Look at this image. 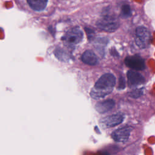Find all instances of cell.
Returning <instances> with one entry per match:
<instances>
[{
    "label": "cell",
    "instance_id": "obj_1",
    "mask_svg": "<svg viewBox=\"0 0 155 155\" xmlns=\"http://www.w3.org/2000/svg\"><path fill=\"white\" fill-rule=\"evenodd\" d=\"M116 84V78L111 73H106L102 75L96 82L91 89L90 96L94 99L105 97L110 94Z\"/></svg>",
    "mask_w": 155,
    "mask_h": 155
},
{
    "label": "cell",
    "instance_id": "obj_2",
    "mask_svg": "<svg viewBox=\"0 0 155 155\" xmlns=\"http://www.w3.org/2000/svg\"><path fill=\"white\" fill-rule=\"evenodd\" d=\"M96 25L102 30L113 32L119 27V22L117 18L113 15L105 14L97 21Z\"/></svg>",
    "mask_w": 155,
    "mask_h": 155
},
{
    "label": "cell",
    "instance_id": "obj_3",
    "mask_svg": "<svg viewBox=\"0 0 155 155\" xmlns=\"http://www.w3.org/2000/svg\"><path fill=\"white\" fill-rule=\"evenodd\" d=\"M82 39L83 33L79 27H74L69 30L62 38L65 44L70 46L79 44Z\"/></svg>",
    "mask_w": 155,
    "mask_h": 155
},
{
    "label": "cell",
    "instance_id": "obj_4",
    "mask_svg": "<svg viewBox=\"0 0 155 155\" xmlns=\"http://www.w3.org/2000/svg\"><path fill=\"white\" fill-rule=\"evenodd\" d=\"M150 33L144 27H138L136 29L135 41L137 45L142 48H145L150 44Z\"/></svg>",
    "mask_w": 155,
    "mask_h": 155
},
{
    "label": "cell",
    "instance_id": "obj_5",
    "mask_svg": "<svg viewBox=\"0 0 155 155\" xmlns=\"http://www.w3.org/2000/svg\"><path fill=\"white\" fill-rule=\"evenodd\" d=\"M124 119V115L120 113H118L102 118L100 120V124L104 128H109L119 125L122 122Z\"/></svg>",
    "mask_w": 155,
    "mask_h": 155
},
{
    "label": "cell",
    "instance_id": "obj_6",
    "mask_svg": "<svg viewBox=\"0 0 155 155\" xmlns=\"http://www.w3.org/2000/svg\"><path fill=\"white\" fill-rule=\"evenodd\" d=\"M132 130L131 126H124L114 130L111 133V137L117 142H125L129 139Z\"/></svg>",
    "mask_w": 155,
    "mask_h": 155
},
{
    "label": "cell",
    "instance_id": "obj_7",
    "mask_svg": "<svg viewBox=\"0 0 155 155\" xmlns=\"http://www.w3.org/2000/svg\"><path fill=\"white\" fill-rule=\"evenodd\" d=\"M125 64L127 67L134 70H142L145 67L144 60L137 55L127 57L125 59Z\"/></svg>",
    "mask_w": 155,
    "mask_h": 155
},
{
    "label": "cell",
    "instance_id": "obj_8",
    "mask_svg": "<svg viewBox=\"0 0 155 155\" xmlns=\"http://www.w3.org/2000/svg\"><path fill=\"white\" fill-rule=\"evenodd\" d=\"M127 76L128 79V84L131 87L138 86L145 82V78L143 76L135 71H128Z\"/></svg>",
    "mask_w": 155,
    "mask_h": 155
},
{
    "label": "cell",
    "instance_id": "obj_9",
    "mask_svg": "<svg viewBox=\"0 0 155 155\" xmlns=\"http://www.w3.org/2000/svg\"><path fill=\"white\" fill-rule=\"evenodd\" d=\"M114 101L110 99L97 103L95 105V109L98 113L104 114L111 110L114 107Z\"/></svg>",
    "mask_w": 155,
    "mask_h": 155
},
{
    "label": "cell",
    "instance_id": "obj_10",
    "mask_svg": "<svg viewBox=\"0 0 155 155\" xmlns=\"http://www.w3.org/2000/svg\"><path fill=\"white\" fill-rule=\"evenodd\" d=\"M83 62L90 65H95L98 63V59L95 53L91 50L85 51L81 57Z\"/></svg>",
    "mask_w": 155,
    "mask_h": 155
},
{
    "label": "cell",
    "instance_id": "obj_11",
    "mask_svg": "<svg viewBox=\"0 0 155 155\" xmlns=\"http://www.w3.org/2000/svg\"><path fill=\"white\" fill-rule=\"evenodd\" d=\"M30 7L35 11L44 10L47 4L48 0H27Z\"/></svg>",
    "mask_w": 155,
    "mask_h": 155
},
{
    "label": "cell",
    "instance_id": "obj_12",
    "mask_svg": "<svg viewBox=\"0 0 155 155\" xmlns=\"http://www.w3.org/2000/svg\"><path fill=\"white\" fill-rule=\"evenodd\" d=\"M131 15V8L129 5L125 4L121 8V16L122 18H128Z\"/></svg>",
    "mask_w": 155,
    "mask_h": 155
},
{
    "label": "cell",
    "instance_id": "obj_13",
    "mask_svg": "<svg viewBox=\"0 0 155 155\" xmlns=\"http://www.w3.org/2000/svg\"><path fill=\"white\" fill-rule=\"evenodd\" d=\"M55 55L56 56L61 60H65L67 59L66 57H67L68 56H67V54L65 53L64 50H63L62 49H59V50H55Z\"/></svg>",
    "mask_w": 155,
    "mask_h": 155
},
{
    "label": "cell",
    "instance_id": "obj_14",
    "mask_svg": "<svg viewBox=\"0 0 155 155\" xmlns=\"http://www.w3.org/2000/svg\"><path fill=\"white\" fill-rule=\"evenodd\" d=\"M143 93L142 89H135L129 93V96L133 98H137L140 97Z\"/></svg>",
    "mask_w": 155,
    "mask_h": 155
},
{
    "label": "cell",
    "instance_id": "obj_15",
    "mask_svg": "<svg viewBox=\"0 0 155 155\" xmlns=\"http://www.w3.org/2000/svg\"><path fill=\"white\" fill-rule=\"evenodd\" d=\"M126 86V82L125 79L124 77H120L119 79V86L118 88L119 90H123L125 88Z\"/></svg>",
    "mask_w": 155,
    "mask_h": 155
},
{
    "label": "cell",
    "instance_id": "obj_16",
    "mask_svg": "<svg viewBox=\"0 0 155 155\" xmlns=\"http://www.w3.org/2000/svg\"><path fill=\"white\" fill-rule=\"evenodd\" d=\"M86 30V31H87V33L88 35V38L90 39L91 38L93 37V34H94V32L93 30H91V29L90 28H85Z\"/></svg>",
    "mask_w": 155,
    "mask_h": 155
}]
</instances>
